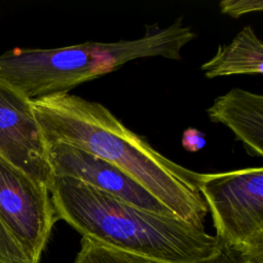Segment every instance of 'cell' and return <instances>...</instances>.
I'll return each mask as SVG.
<instances>
[{
    "instance_id": "14",
    "label": "cell",
    "mask_w": 263,
    "mask_h": 263,
    "mask_svg": "<svg viewBox=\"0 0 263 263\" xmlns=\"http://www.w3.org/2000/svg\"><path fill=\"white\" fill-rule=\"evenodd\" d=\"M205 145L203 134L193 127L186 128L182 136V146L190 152H196L202 149Z\"/></svg>"
},
{
    "instance_id": "3",
    "label": "cell",
    "mask_w": 263,
    "mask_h": 263,
    "mask_svg": "<svg viewBox=\"0 0 263 263\" xmlns=\"http://www.w3.org/2000/svg\"><path fill=\"white\" fill-rule=\"evenodd\" d=\"M195 36L192 28L179 17L162 29L148 27L143 37L134 40L87 41L45 49L13 48L0 55V79L30 100L65 93L137 59L181 60L182 48Z\"/></svg>"
},
{
    "instance_id": "2",
    "label": "cell",
    "mask_w": 263,
    "mask_h": 263,
    "mask_svg": "<svg viewBox=\"0 0 263 263\" xmlns=\"http://www.w3.org/2000/svg\"><path fill=\"white\" fill-rule=\"evenodd\" d=\"M57 220L82 237L164 263H193L218 250L216 236L177 216L152 213L68 177L52 176Z\"/></svg>"
},
{
    "instance_id": "9",
    "label": "cell",
    "mask_w": 263,
    "mask_h": 263,
    "mask_svg": "<svg viewBox=\"0 0 263 263\" xmlns=\"http://www.w3.org/2000/svg\"><path fill=\"white\" fill-rule=\"evenodd\" d=\"M206 78L263 73V43L251 26L242 28L227 45L200 66Z\"/></svg>"
},
{
    "instance_id": "1",
    "label": "cell",
    "mask_w": 263,
    "mask_h": 263,
    "mask_svg": "<svg viewBox=\"0 0 263 263\" xmlns=\"http://www.w3.org/2000/svg\"><path fill=\"white\" fill-rule=\"evenodd\" d=\"M31 104L45 143H66L116 165L177 217L204 229L199 173L159 153L98 102L65 92Z\"/></svg>"
},
{
    "instance_id": "7",
    "label": "cell",
    "mask_w": 263,
    "mask_h": 263,
    "mask_svg": "<svg viewBox=\"0 0 263 263\" xmlns=\"http://www.w3.org/2000/svg\"><path fill=\"white\" fill-rule=\"evenodd\" d=\"M52 176L68 177L140 209L176 216L143 186L116 165L62 142L45 143Z\"/></svg>"
},
{
    "instance_id": "10",
    "label": "cell",
    "mask_w": 263,
    "mask_h": 263,
    "mask_svg": "<svg viewBox=\"0 0 263 263\" xmlns=\"http://www.w3.org/2000/svg\"><path fill=\"white\" fill-rule=\"evenodd\" d=\"M73 263H164L126 253L89 238L82 237L80 250Z\"/></svg>"
},
{
    "instance_id": "13",
    "label": "cell",
    "mask_w": 263,
    "mask_h": 263,
    "mask_svg": "<svg viewBox=\"0 0 263 263\" xmlns=\"http://www.w3.org/2000/svg\"><path fill=\"white\" fill-rule=\"evenodd\" d=\"M262 8V0H224L220 2L221 12L232 17H239L250 12L261 11Z\"/></svg>"
},
{
    "instance_id": "5",
    "label": "cell",
    "mask_w": 263,
    "mask_h": 263,
    "mask_svg": "<svg viewBox=\"0 0 263 263\" xmlns=\"http://www.w3.org/2000/svg\"><path fill=\"white\" fill-rule=\"evenodd\" d=\"M0 220L32 263L57 221L49 190L0 156Z\"/></svg>"
},
{
    "instance_id": "8",
    "label": "cell",
    "mask_w": 263,
    "mask_h": 263,
    "mask_svg": "<svg viewBox=\"0 0 263 263\" xmlns=\"http://www.w3.org/2000/svg\"><path fill=\"white\" fill-rule=\"evenodd\" d=\"M206 113L211 121L228 126L252 156H263V97L232 88L217 97Z\"/></svg>"
},
{
    "instance_id": "11",
    "label": "cell",
    "mask_w": 263,
    "mask_h": 263,
    "mask_svg": "<svg viewBox=\"0 0 263 263\" xmlns=\"http://www.w3.org/2000/svg\"><path fill=\"white\" fill-rule=\"evenodd\" d=\"M193 263H263V248H243L218 239L215 254Z\"/></svg>"
},
{
    "instance_id": "4",
    "label": "cell",
    "mask_w": 263,
    "mask_h": 263,
    "mask_svg": "<svg viewBox=\"0 0 263 263\" xmlns=\"http://www.w3.org/2000/svg\"><path fill=\"white\" fill-rule=\"evenodd\" d=\"M198 188L216 237L243 248H263V168L199 173Z\"/></svg>"
},
{
    "instance_id": "12",
    "label": "cell",
    "mask_w": 263,
    "mask_h": 263,
    "mask_svg": "<svg viewBox=\"0 0 263 263\" xmlns=\"http://www.w3.org/2000/svg\"><path fill=\"white\" fill-rule=\"evenodd\" d=\"M0 263H32L0 220Z\"/></svg>"
},
{
    "instance_id": "6",
    "label": "cell",
    "mask_w": 263,
    "mask_h": 263,
    "mask_svg": "<svg viewBox=\"0 0 263 263\" xmlns=\"http://www.w3.org/2000/svg\"><path fill=\"white\" fill-rule=\"evenodd\" d=\"M0 156L49 189L52 173L31 100L1 79Z\"/></svg>"
}]
</instances>
